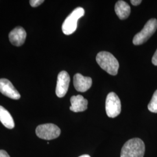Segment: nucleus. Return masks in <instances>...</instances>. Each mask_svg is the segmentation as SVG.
<instances>
[{"mask_svg":"<svg viewBox=\"0 0 157 157\" xmlns=\"http://www.w3.org/2000/svg\"><path fill=\"white\" fill-rule=\"evenodd\" d=\"M78 157H91L89 155H87V154H84V155H82L81 156Z\"/></svg>","mask_w":157,"mask_h":157,"instance_id":"19","label":"nucleus"},{"mask_svg":"<svg viewBox=\"0 0 157 157\" xmlns=\"http://www.w3.org/2000/svg\"><path fill=\"white\" fill-rule=\"evenodd\" d=\"M26 38V32L25 29L18 26L13 29L9 34V39L12 44L19 47L23 45Z\"/></svg>","mask_w":157,"mask_h":157,"instance_id":"10","label":"nucleus"},{"mask_svg":"<svg viewBox=\"0 0 157 157\" xmlns=\"http://www.w3.org/2000/svg\"><path fill=\"white\" fill-rule=\"evenodd\" d=\"M152 63L154 65L157 66V50L155 51V52L154 53L152 58Z\"/></svg>","mask_w":157,"mask_h":157,"instance_id":"16","label":"nucleus"},{"mask_svg":"<svg viewBox=\"0 0 157 157\" xmlns=\"http://www.w3.org/2000/svg\"><path fill=\"white\" fill-rule=\"evenodd\" d=\"M131 3L132 5L133 6H139V4H140L141 2H142L141 0H132L131 1Z\"/></svg>","mask_w":157,"mask_h":157,"instance_id":"18","label":"nucleus"},{"mask_svg":"<svg viewBox=\"0 0 157 157\" xmlns=\"http://www.w3.org/2000/svg\"><path fill=\"white\" fill-rule=\"evenodd\" d=\"M148 109L150 112L157 113V90L152 95L151 100L148 105Z\"/></svg>","mask_w":157,"mask_h":157,"instance_id":"14","label":"nucleus"},{"mask_svg":"<svg viewBox=\"0 0 157 157\" xmlns=\"http://www.w3.org/2000/svg\"><path fill=\"white\" fill-rule=\"evenodd\" d=\"M96 61L107 73L113 76L117 75L119 65L117 59L112 54L107 51H101L96 56Z\"/></svg>","mask_w":157,"mask_h":157,"instance_id":"2","label":"nucleus"},{"mask_svg":"<svg viewBox=\"0 0 157 157\" xmlns=\"http://www.w3.org/2000/svg\"><path fill=\"white\" fill-rule=\"evenodd\" d=\"M84 13V10L82 7H78L74 10L62 24L63 33L66 35H70L73 33L77 29L78 19L83 17Z\"/></svg>","mask_w":157,"mask_h":157,"instance_id":"3","label":"nucleus"},{"mask_svg":"<svg viewBox=\"0 0 157 157\" xmlns=\"http://www.w3.org/2000/svg\"><path fill=\"white\" fill-rule=\"evenodd\" d=\"M36 135L41 139L50 140L59 136L61 130L54 124H40L36 129Z\"/></svg>","mask_w":157,"mask_h":157,"instance_id":"5","label":"nucleus"},{"mask_svg":"<svg viewBox=\"0 0 157 157\" xmlns=\"http://www.w3.org/2000/svg\"><path fill=\"white\" fill-rule=\"evenodd\" d=\"M73 84L75 89L80 92H86L92 85V79L85 77L80 73H76L73 77Z\"/></svg>","mask_w":157,"mask_h":157,"instance_id":"9","label":"nucleus"},{"mask_svg":"<svg viewBox=\"0 0 157 157\" xmlns=\"http://www.w3.org/2000/svg\"><path fill=\"white\" fill-rule=\"evenodd\" d=\"M157 29V19L155 18L150 19L140 32L135 35L133 39V44L138 45L144 43L155 32Z\"/></svg>","mask_w":157,"mask_h":157,"instance_id":"4","label":"nucleus"},{"mask_svg":"<svg viewBox=\"0 0 157 157\" xmlns=\"http://www.w3.org/2000/svg\"><path fill=\"white\" fill-rule=\"evenodd\" d=\"M0 121L8 129H13L15 127V123L11 115L6 108L0 105Z\"/></svg>","mask_w":157,"mask_h":157,"instance_id":"13","label":"nucleus"},{"mask_svg":"<svg viewBox=\"0 0 157 157\" xmlns=\"http://www.w3.org/2000/svg\"><path fill=\"white\" fill-rule=\"evenodd\" d=\"M70 83V76L67 72L61 71L57 78L56 93L58 97L62 98L66 95Z\"/></svg>","mask_w":157,"mask_h":157,"instance_id":"7","label":"nucleus"},{"mask_svg":"<svg viewBox=\"0 0 157 157\" xmlns=\"http://www.w3.org/2000/svg\"><path fill=\"white\" fill-rule=\"evenodd\" d=\"M30 4L32 7H37L43 4L44 1V0H30Z\"/></svg>","mask_w":157,"mask_h":157,"instance_id":"15","label":"nucleus"},{"mask_svg":"<svg viewBox=\"0 0 157 157\" xmlns=\"http://www.w3.org/2000/svg\"><path fill=\"white\" fill-rule=\"evenodd\" d=\"M145 144L139 138H134L126 141L121 152V157H143Z\"/></svg>","mask_w":157,"mask_h":157,"instance_id":"1","label":"nucleus"},{"mask_svg":"<svg viewBox=\"0 0 157 157\" xmlns=\"http://www.w3.org/2000/svg\"><path fill=\"white\" fill-rule=\"evenodd\" d=\"M105 110L107 116L114 118L121 112V103L119 98L115 93L111 92L107 95L105 101Z\"/></svg>","mask_w":157,"mask_h":157,"instance_id":"6","label":"nucleus"},{"mask_svg":"<svg viewBox=\"0 0 157 157\" xmlns=\"http://www.w3.org/2000/svg\"><path fill=\"white\" fill-rule=\"evenodd\" d=\"M0 92L2 94L13 100H19L21 98L18 91L15 88L11 82L6 78L0 79Z\"/></svg>","mask_w":157,"mask_h":157,"instance_id":"8","label":"nucleus"},{"mask_svg":"<svg viewBox=\"0 0 157 157\" xmlns=\"http://www.w3.org/2000/svg\"><path fill=\"white\" fill-rule=\"evenodd\" d=\"M0 157H10L8 154L4 150H0Z\"/></svg>","mask_w":157,"mask_h":157,"instance_id":"17","label":"nucleus"},{"mask_svg":"<svg viewBox=\"0 0 157 157\" xmlns=\"http://www.w3.org/2000/svg\"><path fill=\"white\" fill-rule=\"evenodd\" d=\"M71 111L74 112H83L87 109L88 101L81 95H73L71 98Z\"/></svg>","mask_w":157,"mask_h":157,"instance_id":"11","label":"nucleus"},{"mask_svg":"<svg viewBox=\"0 0 157 157\" xmlns=\"http://www.w3.org/2000/svg\"><path fill=\"white\" fill-rule=\"evenodd\" d=\"M116 14L121 20L128 18L130 13V7L129 4L124 1H118L115 6Z\"/></svg>","mask_w":157,"mask_h":157,"instance_id":"12","label":"nucleus"}]
</instances>
